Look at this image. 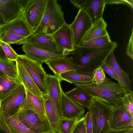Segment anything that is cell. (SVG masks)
I'll list each match as a JSON object with an SVG mask.
<instances>
[{
  "label": "cell",
  "mask_w": 133,
  "mask_h": 133,
  "mask_svg": "<svg viewBox=\"0 0 133 133\" xmlns=\"http://www.w3.org/2000/svg\"><path fill=\"white\" fill-rule=\"evenodd\" d=\"M117 44L111 41L103 46L95 48L79 46L75 48L67 55L72 57L79 67L78 72L92 77L96 69L101 67L110 53L117 48Z\"/></svg>",
  "instance_id": "6da1fadb"
},
{
  "label": "cell",
  "mask_w": 133,
  "mask_h": 133,
  "mask_svg": "<svg viewBox=\"0 0 133 133\" xmlns=\"http://www.w3.org/2000/svg\"><path fill=\"white\" fill-rule=\"evenodd\" d=\"M74 84L85 91L92 97L113 107L121 104L123 97L126 94L125 89L119 83L113 82L107 77L101 83L94 82Z\"/></svg>",
  "instance_id": "7a4b0ae2"
},
{
  "label": "cell",
  "mask_w": 133,
  "mask_h": 133,
  "mask_svg": "<svg viewBox=\"0 0 133 133\" xmlns=\"http://www.w3.org/2000/svg\"><path fill=\"white\" fill-rule=\"evenodd\" d=\"M64 12L56 0H46L42 19L33 34L51 35L66 23Z\"/></svg>",
  "instance_id": "3957f363"
},
{
  "label": "cell",
  "mask_w": 133,
  "mask_h": 133,
  "mask_svg": "<svg viewBox=\"0 0 133 133\" xmlns=\"http://www.w3.org/2000/svg\"><path fill=\"white\" fill-rule=\"evenodd\" d=\"M113 107L99 99L92 98L87 108L91 115L93 133H107L111 130L109 119Z\"/></svg>",
  "instance_id": "277c9868"
},
{
  "label": "cell",
  "mask_w": 133,
  "mask_h": 133,
  "mask_svg": "<svg viewBox=\"0 0 133 133\" xmlns=\"http://www.w3.org/2000/svg\"><path fill=\"white\" fill-rule=\"evenodd\" d=\"M17 59L29 73L44 97L47 96V74L42 66V63L30 58L25 55H18Z\"/></svg>",
  "instance_id": "5b68a950"
},
{
  "label": "cell",
  "mask_w": 133,
  "mask_h": 133,
  "mask_svg": "<svg viewBox=\"0 0 133 133\" xmlns=\"http://www.w3.org/2000/svg\"><path fill=\"white\" fill-rule=\"evenodd\" d=\"M20 1L23 9V14L33 32L42 19L46 0H20Z\"/></svg>",
  "instance_id": "8992f818"
},
{
  "label": "cell",
  "mask_w": 133,
  "mask_h": 133,
  "mask_svg": "<svg viewBox=\"0 0 133 133\" xmlns=\"http://www.w3.org/2000/svg\"><path fill=\"white\" fill-rule=\"evenodd\" d=\"M92 24L91 19L86 11L79 9L73 22L69 24L75 48L81 46Z\"/></svg>",
  "instance_id": "52a82bcc"
},
{
  "label": "cell",
  "mask_w": 133,
  "mask_h": 133,
  "mask_svg": "<svg viewBox=\"0 0 133 133\" xmlns=\"http://www.w3.org/2000/svg\"><path fill=\"white\" fill-rule=\"evenodd\" d=\"M14 116L29 129L35 133H52L48 121L42 119L31 110L18 112Z\"/></svg>",
  "instance_id": "ba28073f"
},
{
  "label": "cell",
  "mask_w": 133,
  "mask_h": 133,
  "mask_svg": "<svg viewBox=\"0 0 133 133\" xmlns=\"http://www.w3.org/2000/svg\"><path fill=\"white\" fill-rule=\"evenodd\" d=\"M26 96L25 88L21 83L1 101L0 110L10 116L14 115L17 112Z\"/></svg>",
  "instance_id": "9c48e42d"
},
{
  "label": "cell",
  "mask_w": 133,
  "mask_h": 133,
  "mask_svg": "<svg viewBox=\"0 0 133 133\" xmlns=\"http://www.w3.org/2000/svg\"><path fill=\"white\" fill-rule=\"evenodd\" d=\"M109 124L111 130H113L133 128V118L121 103L113 107L110 115Z\"/></svg>",
  "instance_id": "30bf717a"
},
{
  "label": "cell",
  "mask_w": 133,
  "mask_h": 133,
  "mask_svg": "<svg viewBox=\"0 0 133 133\" xmlns=\"http://www.w3.org/2000/svg\"><path fill=\"white\" fill-rule=\"evenodd\" d=\"M77 8L84 9L88 14L92 23L102 18L106 0H70Z\"/></svg>",
  "instance_id": "8fae6325"
},
{
  "label": "cell",
  "mask_w": 133,
  "mask_h": 133,
  "mask_svg": "<svg viewBox=\"0 0 133 133\" xmlns=\"http://www.w3.org/2000/svg\"><path fill=\"white\" fill-rule=\"evenodd\" d=\"M25 44L48 52L67 55L57 45L51 35L33 34L28 37Z\"/></svg>",
  "instance_id": "7c38bea8"
},
{
  "label": "cell",
  "mask_w": 133,
  "mask_h": 133,
  "mask_svg": "<svg viewBox=\"0 0 133 133\" xmlns=\"http://www.w3.org/2000/svg\"><path fill=\"white\" fill-rule=\"evenodd\" d=\"M60 82L58 77L56 75L46 74L48 96L55 107L60 119L62 117L61 103L63 91Z\"/></svg>",
  "instance_id": "4fadbf2b"
},
{
  "label": "cell",
  "mask_w": 133,
  "mask_h": 133,
  "mask_svg": "<svg viewBox=\"0 0 133 133\" xmlns=\"http://www.w3.org/2000/svg\"><path fill=\"white\" fill-rule=\"evenodd\" d=\"M58 46L68 55L75 49L72 32L66 23L51 35Z\"/></svg>",
  "instance_id": "5bb4252c"
},
{
  "label": "cell",
  "mask_w": 133,
  "mask_h": 133,
  "mask_svg": "<svg viewBox=\"0 0 133 133\" xmlns=\"http://www.w3.org/2000/svg\"><path fill=\"white\" fill-rule=\"evenodd\" d=\"M25 89L26 97L17 113L31 110L36 113L43 119L48 121L45 113L44 99H39Z\"/></svg>",
  "instance_id": "9a60e30c"
},
{
  "label": "cell",
  "mask_w": 133,
  "mask_h": 133,
  "mask_svg": "<svg viewBox=\"0 0 133 133\" xmlns=\"http://www.w3.org/2000/svg\"><path fill=\"white\" fill-rule=\"evenodd\" d=\"M45 63L58 77L63 73L76 70L78 72L79 67L74 62L72 58L68 56H64L58 58L50 60Z\"/></svg>",
  "instance_id": "2e32d148"
},
{
  "label": "cell",
  "mask_w": 133,
  "mask_h": 133,
  "mask_svg": "<svg viewBox=\"0 0 133 133\" xmlns=\"http://www.w3.org/2000/svg\"><path fill=\"white\" fill-rule=\"evenodd\" d=\"M61 105L62 117L80 119L84 117V108L67 97L63 91Z\"/></svg>",
  "instance_id": "e0dca14e"
},
{
  "label": "cell",
  "mask_w": 133,
  "mask_h": 133,
  "mask_svg": "<svg viewBox=\"0 0 133 133\" xmlns=\"http://www.w3.org/2000/svg\"><path fill=\"white\" fill-rule=\"evenodd\" d=\"M22 48L23 51L25 54V55L27 56L42 63L65 56L63 54L46 51L27 44H23Z\"/></svg>",
  "instance_id": "ac0fdd59"
},
{
  "label": "cell",
  "mask_w": 133,
  "mask_h": 133,
  "mask_svg": "<svg viewBox=\"0 0 133 133\" xmlns=\"http://www.w3.org/2000/svg\"><path fill=\"white\" fill-rule=\"evenodd\" d=\"M1 34L9 32L25 37L33 34V31L26 22L23 14L1 28Z\"/></svg>",
  "instance_id": "d6986e66"
},
{
  "label": "cell",
  "mask_w": 133,
  "mask_h": 133,
  "mask_svg": "<svg viewBox=\"0 0 133 133\" xmlns=\"http://www.w3.org/2000/svg\"><path fill=\"white\" fill-rule=\"evenodd\" d=\"M0 13L6 23L23 14L20 0H0Z\"/></svg>",
  "instance_id": "ffe728a7"
},
{
  "label": "cell",
  "mask_w": 133,
  "mask_h": 133,
  "mask_svg": "<svg viewBox=\"0 0 133 133\" xmlns=\"http://www.w3.org/2000/svg\"><path fill=\"white\" fill-rule=\"evenodd\" d=\"M17 77L25 88L38 98L44 99L43 95L21 62H15Z\"/></svg>",
  "instance_id": "44dd1931"
},
{
  "label": "cell",
  "mask_w": 133,
  "mask_h": 133,
  "mask_svg": "<svg viewBox=\"0 0 133 133\" xmlns=\"http://www.w3.org/2000/svg\"><path fill=\"white\" fill-rule=\"evenodd\" d=\"M105 63L112 68L115 72L118 79V83L124 88L126 94L132 92L129 75L122 69L113 52L109 55Z\"/></svg>",
  "instance_id": "7402d4cb"
},
{
  "label": "cell",
  "mask_w": 133,
  "mask_h": 133,
  "mask_svg": "<svg viewBox=\"0 0 133 133\" xmlns=\"http://www.w3.org/2000/svg\"><path fill=\"white\" fill-rule=\"evenodd\" d=\"M46 116L52 133L58 131L60 118L52 102L48 95L44 97Z\"/></svg>",
  "instance_id": "603a6c76"
},
{
  "label": "cell",
  "mask_w": 133,
  "mask_h": 133,
  "mask_svg": "<svg viewBox=\"0 0 133 133\" xmlns=\"http://www.w3.org/2000/svg\"><path fill=\"white\" fill-rule=\"evenodd\" d=\"M65 94L69 98L84 108L88 107L93 98L85 91L77 87Z\"/></svg>",
  "instance_id": "cb8c5ba5"
},
{
  "label": "cell",
  "mask_w": 133,
  "mask_h": 133,
  "mask_svg": "<svg viewBox=\"0 0 133 133\" xmlns=\"http://www.w3.org/2000/svg\"><path fill=\"white\" fill-rule=\"evenodd\" d=\"M107 26L106 22L103 18L92 23L91 26L85 35L82 43L108 34L107 30Z\"/></svg>",
  "instance_id": "d4e9b609"
},
{
  "label": "cell",
  "mask_w": 133,
  "mask_h": 133,
  "mask_svg": "<svg viewBox=\"0 0 133 133\" xmlns=\"http://www.w3.org/2000/svg\"><path fill=\"white\" fill-rule=\"evenodd\" d=\"M58 77L60 82L65 81L71 84H86L94 82L92 77L80 73L76 70L62 74Z\"/></svg>",
  "instance_id": "484cf974"
},
{
  "label": "cell",
  "mask_w": 133,
  "mask_h": 133,
  "mask_svg": "<svg viewBox=\"0 0 133 133\" xmlns=\"http://www.w3.org/2000/svg\"><path fill=\"white\" fill-rule=\"evenodd\" d=\"M22 83L17 77H0V100L3 99Z\"/></svg>",
  "instance_id": "4316f807"
},
{
  "label": "cell",
  "mask_w": 133,
  "mask_h": 133,
  "mask_svg": "<svg viewBox=\"0 0 133 133\" xmlns=\"http://www.w3.org/2000/svg\"><path fill=\"white\" fill-rule=\"evenodd\" d=\"M2 112L11 133H35L29 129L14 116Z\"/></svg>",
  "instance_id": "83f0119b"
},
{
  "label": "cell",
  "mask_w": 133,
  "mask_h": 133,
  "mask_svg": "<svg viewBox=\"0 0 133 133\" xmlns=\"http://www.w3.org/2000/svg\"><path fill=\"white\" fill-rule=\"evenodd\" d=\"M0 70L7 76L14 78L17 77L16 64L13 61L0 58Z\"/></svg>",
  "instance_id": "f1b7e54d"
},
{
  "label": "cell",
  "mask_w": 133,
  "mask_h": 133,
  "mask_svg": "<svg viewBox=\"0 0 133 133\" xmlns=\"http://www.w3.org/2000/svg\"><path fill=\"white\" fill-rule=\"evenodd\" d=\"M27 38L12 32H6L1 34V40L10 45H21L26 43Z\"/></svg>",
  "instance_id": "f546056e"
},
{
  "label": "cell",
  "mask_w": 133,
  "mask_h": 133,
  "mask_svg": "<svg viewBox=\"0 0 133 133\" xmlns=\"http://www.w3.org/2000/svg\"><path fill=\"white\" fill-rule=\"evenodd\" d=\"M76 118H67L62 117L60 119L58 132L60 133H71L77 121Z\"/></svg>",
  "instance_id": "4dcf8cb0"
},
{
  "label": "cell",
  "mask_w": 133,
  "mask_h": 133,
  "mask_svg": "<svg viewBox=\"0 0 133 133\" xmlns=\"http://www.w3.org/2000/svg\"><path fill=\"white\" fill-rule=\"evenodd\" d=\"M111 41L108 34L105 36L96 38L88 42L82 43L80 46L87 48H98L104 46Z\"/></svg>",
  "instance_id": "1f68e13d"
},
{
  "label": "cell",
  "mask_w": 133,
  "mask_h": 133,
  "mask_svg": "<svg viewBox=\"0 0 133 133\" xmlns=\"http://www.w3.org/2000/svg\"><path fill=\"white\" fill-rule=\"evenodd\" d=\"M1 47L5 54L8 60L16 62L18 54L11 46L10 45L1 40Z\"/></svg>",
  "instance_id": "d6a6232c"
},
{
  "label": "cell",
  "mask_w": 133,
  "mask_h": 133,
  "mask_svg": "<svg viewBox=\"0 0 133 133\" xmlns=\"http://www.w3.org/2000/svg\"><path fill=\"white\" fill-rule=\"evenodd\" d=\"M133 93L125 94L123 97L122 103L127 108L131 117L133 118Z\"/></svg>",
  "instance_id": "836d02e7"
},
{
  "label": "cell",
  "mask_w": 133,
  "mask_h": 133,
  "mask_svg": "<svg viewBox=\"0 0 133 133\" xmlns=\"http://www.w3.org/2000/svg\"><path fill=\"white\" fill-rule=\"evenodd\" d=\"M92 77L94 82L100 84L104 81L106 77L103 69L100 67L94 71Z\"/></svg>",
  "instance_id": "e575fe53"
},
{
  "label": "cell",
  "mask_w": 133,
  "mask_h": 133,
  "mask_svg": "<svg viewBox=\"0 0 133 133\" xmlns=\"http://www.w3.org/2000/svg\"><path fill=\"white\" fill-rule=\"evenodd\" d=\"M84 117L77 121L71 133H87Z\"/></svg>",
  "instance_id": "d590c367"
},
{
  "label": "cell",
  "mask_w": 133,
  "mask_h": 133,
  "mask_svg": "<svg viewBox=\"0 0 133 133\" xmlns=\"http://www.w3.org/2000/svg\"><path fill=\"white\" fill-rule=\"evenodd\" d=\"M0 133H11L2 112L0 110Z\"/></svg>",
  "instance_id": "8d00e7d4"
},
{
  "label": "cell",
  "mask_w": 133,
  "mask_h": 133,
  "mask_svg": "<svg viewBox=\"0 0 133 133\" xmlns=\"http://www.w3.org/2000/svg\"><path fill=\"white\" fill-rule=\"evenodd\" d=\"M84 122L87 133H93L91 115L88 111L84 116Z\"/></svg>",
  "instance_id": "74e56055"
},
{
  "label": "cell",
  "mask_w": 133,
  "mask_h": 133,
  "mask_svg": "<svg viewBox=\"0 0 133 133\" xmlns=\"http://www.w3.org/2000/svg\"><path fill=\"white\" fill-rule=\"evenodd\" d=\"M105 71L112 78L117 80L118 82V79L117 75L113 69L105 62L101 66Z\"/></svg>",
  "instance_id": "f35d334b"
},
{
  "label": "cell",
  "mask_w": 133,
  "mask_h": 133,
  "mask_svg": "<svg viewBox=\"0 0 133 133\" xmlns=\"http://www.w3.org/2000/svg\"><path fill=\"white\" fill-rule=\"evenodd\" d=\"M133 28L132 32L128 45L126 50V54L132 59H133Z\"/></svg>",
  "instance_id": "ab89813d"
},
{
  "label": "cell",
  "mask_w": 133,
  "mask_h": 133,
  "mask_svg": "<svg viewBox=\"0 0 133 133\" xmlns=\"http://www.w3.org/2000/svg\"><path fill=\"white\" fill-rule=\"evenodd\" d=\"M107 4H123L128 5L133 8V0H106Z\"/></svg>",
  "instance_id": "60d3db41"
},
{
  "label": "cell",
  "mask_w": 133,
  "mask_h": 133,
  "mask_svg": "<svg viewBox=\"0 0 133 133\" xmlns=\"http://www.w3.org/2000/svg\"><path fill=\"white\" fill-rule=\"evenodd\" d=\"M107 133H133V128L120 130H111Z\"/></svg>",
  "instance_id": "b9f144b4"
},
{
  "label": "cell",
  "mask_w": 133,
  "mask_h": 133,
  "mask_svg": "<svg viewBox=\"0 0 133 133\" xmlns=\"http://www.w3.org/2000/svg\"><path fill=\"white\" fill-rule=\"evenodd\" d=\"M6 24V22L0 13V28H1Z\"/></svg>",
  "instance_id": "7bdbcfd3"
},
{
  "label": "cell",
  "mask_w": 133,
  "mask_h": 133,
  "mask_svg": "<svg viewBox=\"0 0 133 133\" xmlns=\"http://www.w3.org/2000/svg\"><path fill=\"white\" fill-rule=\"evenodd\" d=\"M0 58L7 59L5 54L1 46H0Z\"/></svg>",
  "instance_id": "ee69618b"
},
{
  "label": "cell",
  "mask_w": 133,
  "mask_h": 133,
  "mask_svg": "<svg viewBox=\"0 0 133 133\" xmlns=\"http://www.w3.org/2000/svg\"><path fill=\"white\" fill-rule=\"evenodd\" d=\"M6 76L2 71L0 70V77Z\"/></svg>",
  "instance_id": "f6af8a7d"
},
{
  "label": "cell",
  "mask_w": 133,
  "mask_h": 133,
  "mask_svg": "<svg viewBox=\"0 0 133 133\" xmlns=\"http://www.w3.org/2000/svg\"><path fill=\"white\" fill-rule=\"evenodd\" d=\"M1 28H0V46H1Z\"/></svg>",
  "instance_id": "bcb514c9"
},
{
  "label": "cell",
  "mask_w": 133,
  "mask_h": 133,
  "mask_svg": "<svg viewBox=\"0 0 133 133\" xmlns=\"http://www.w3.org/2000/svg\"><path fill=\"white\" fill-rule=\"evenodd\" d=\"M59 133V132H57V133Z\"/></svg>",
  "instance_id": "7dc6e473"
},
{
  "label": "cell",
  "mask_w": 133,
  "mask_h": 133,
  "mask_svg": "<svg viewBox=\"0 0 133 133\" xmlns=\"http://www.w3.org/2000/svg\"><path fill=\"white\" fill-rule=\"evenodd\" d=\"M0 101H1V100H0Z\"/></svg>",
  "instance_id": "c3c4849f"
}]
</instances>
